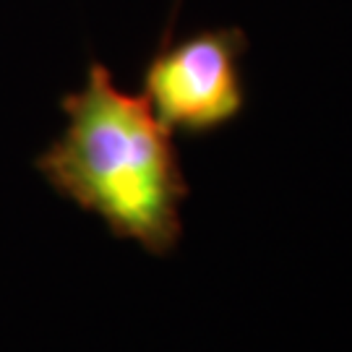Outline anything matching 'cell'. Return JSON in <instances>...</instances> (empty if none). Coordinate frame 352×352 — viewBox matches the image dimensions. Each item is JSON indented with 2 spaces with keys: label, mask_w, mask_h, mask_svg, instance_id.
<instances>
[{
  "label": "cell",
  "mask_w": 352,
  "mask_h": 352,
  "mask_svg": "<svg viewBox=\"0 0 352 352\" xmlns=\"http://www.w3.org/2000/svg\"><path fill=\"white\" fill-rule=\"evenodd\" d=\"M63 133L34 160L58 196L100 217L120 240L151 256H170L183 238L188 180L173 133L149 102L115 84L113 71L91 60L84 84L60 97Z\"/></svg>",
  "instance_id": "cell-1"
},
{
  "label": "cell",
  "mask_w": 352,
  "mask_h": 352,
  "mask_svg": "<svg viewBox=\"0 0 352 352\" xmlns=\"http://www.w3.org/2000/svg\"><path fill=\"white\" fill-rule=\"evenodd\" d=\"M245 52L240 26L173 37L170 24L141 71V97L170 133L209 136L245 110Z\"/></svg>",
  "instance_id": "cell-2"
}]
</instances>
